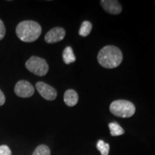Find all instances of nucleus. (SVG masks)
Returning a JSON list of instances; mask_svg holds the SVG:
<instances>
[{"label": "nucleus", "mask_w": 155, "mask_h": 155, "mask_svg": "<svg viewBox=\"0 0 155 155\" xmlns=\"http://www.w3.org/2000/svg\"><path fill=\"white\" fill-rule=\"evenodd\" d=\"M98 63L105 68H115L121 63L123 55L119 48L114 45L105 46L98 54Z\"/></svg>", "instance_id": "1"}, {"label": "nucleus", "mask_w": 155, "mask_h": 155, "mask_svg": "<svg viewBox=\"0 0 155 155\" xmlns=\"http://www.w3.org/2000/svg\"><path fill=\"white\" fill-rule=\"evenodd\" d=\"M42 33L40 24L32 20L19 22L16 28V34L19 39L25 42H32L38 40Z\"/></svg>", "instance_id": "2"}, {"label": "nucleus", "mask_w": 155, "mask_h": 155, "mask_svg": "<svg viewBox=\"0 0 155 155\" xmlns=\"http://www.w3.org/2000/svg\"><path fill=\"white\" fill-rule=\"evenodd\" d=\"M109 108L114 115L121 118L131 117L136 111L134 104L127 100L114 101L111 104Z\"/></svg>", "instance_id": "3"}, {"label": "nucleus", "mask_w": 155, "mask_h": 155, "mask_svg": "<svg viewBox=\"0 0 155 155\" xmlns=\"http://www.w3.org/2000/svg\"><path fill=\"white\" fill-rule=\"evenodd\" d=\"M27 69L33 74L38 76H44L47 74L49 66L43 58L32 56L25 63Z\"/></svg>", "instance_id": "4"}, {"label": "nucleus", "mask_w": 155, "mask_h": 155, "mask_svg": "<svg viewBox=\"0 0 155 155\" xmlns=\"http://www.w3.org/2000/svg\"><path fill=\"white\" fill-rule=\"evenodd\" d=\"M15 93L21 98H29L33 96L35 88L30 82L27 81H19L15 86Z\"/></svg>", "instance_id": "5"}, {"label": "nucleus", "mask_w": 155, "mask_h": 155, "mask_svg": "<svg viewBox=\"0 0 155 155\" xmlns=\"http://www.w3.org/2000/svg\"><path fill=\"white\" fill-rule=\"evenodd\" d=\"M36 89L40 96L48 101H53L57 97L58 94L55 89L42 81L36 83Z\"/></svg>", "instance_id": "6"}, {"label": "nucleus", "mask_w": 155, "mask_h": 155, "mask_svg": "<svg viewBox=\"0 0 155 155\" xmlns=\"http://www.w3.org/2000/svg\"><path fill=\"white\" fill-rule=\"evenodd\" d=\"M65 36V30L63 28H54L51 29L45 36V40L47 43L53 44L63 40Z\"/></svg>", "instance_id": "7"}, {"label": "nucleus", "mask_w": 155, "mask_h": 155, "mask_svg": "<svg viewBox=\"0 0 155 155\" xmlns=\"http://www.w3.org/2000/svg\"><path fill=\"white\" fill-rule=\"evenodd\" d=\"M100 3L104 10L110 14L119 15L122 11L121 5L116 0H101Z\"/></svg>", "instance_id": "8"}, {"label": "nucleus", "mask_w": 155, "mask_h": 155, "mask_svg": "<svg viewBox=\"0 0 155 155\" xmlns=\"http://www.w3.org/2000/svg\"><path fill=\"white\" fill-rule=\"evenodd\" d=\"M64 102L70 107H73L76 105L78 102V95L77 92L73 89L67 90L64 94Z\"/></svg>", "instance_id": "9"}, {"label": "nucleus", "mask_w": 155, "mask_h": 155, "mask_svg": "<svg viewBox=\"0 0 155 155\" xmlns=\"http://www.w3.org/2000/svg\"><path fill=\"white\" fill-rule=\"evenodd\" d=\"M63 58L64 63L67 64V65L74 63L76 58H75V56L73 53L72 48L68 46L65 48V50L63 52Z\"/></svg>", "instance_id": "10"}, {"label": "nucleus", "mask_w": 155, "mask_h": 155, "mask_svg": "<svg viewBox=\"0 0 155 155\" xmlns=\"http://www.w3.org/2000/svg\"><path fill=\"white\" fill-rule=\"evenodd\" d=\"M108 127L110 129V133L113 137H116V136H120L124 134V130L123 129L121 126L116 122H113L110 123L108 124Z\"/></svg>", "instance_id": "11"}, {"label": "nucleus", "mask_w": 155, "mask_h": 155, "mask_svg": "<svg viewBox=\"0 0 155 155\" xmlns=\"http://www.w3.org/2000/svg\"><path fill=\"white\" fill-rule=\"evenodd\" d=\"M92 30V24L89 21H84L81 25L79 35L82 37H87L91 33Z\"/></svg>", "instance_id": "12"}, {"label": "nucleus", "mask_w": 155, "mask_h": 155, "mask_svg": "<svg viewBox=\"0 0 155 155\" xmlns=\"http://www.w3.org/2000/svg\"><path fill=\"white\" fill-rule=\"evenodd\" d=\"M97 149L101 152V155H108L109 153V144L108 143H106L103 140H99L98 141L96 145Z\"/></svg>", "instance_id": "13"}, {"label": "nucleus", "mask_w": 155, "mask_h": 155, "mask_svg": "<svg viewBox=\"0 0 155 155\" xmlns=\"http://www.w3.org/2000/svg\"><path fill=\"white\" fill-rule=\"evenodd\" d=\"M32 155H50V150L46 145L41 144L37 147Z\"/></svg>", "instance_id": "14"}, {"label": "nucleus", "mask_w": 155, "mask_h": 155, "mask_svg": "<svg viewBox=\"0 0 155 155\" xmlns=\"http://www.w3.org/2000/svg\"><path fill=\"white\" fill-rule=\"evenodd\" d=\"M0 155H12V151L7 145L0 146Z\"/></svg>", "instance_id": "15"}, {"label": "nucleus", "mask_w": 155, "mask_h": 155, "mask_svg": "<svg viewBox=\"0 0 155 155\" xmlns=\"http://www.w3.org/2000/svg\"><path fill=\"white\" fill-rule=\"evenodd\" d=\"M5 33H6L5 26V25H4V22H2V20L0 19V40H2L4 38H5Z\"/></svg>", "instance_id": "16"}, {"label": "nucleus", "mask_w": 155, "mask_h": 155, "mask_svg": "<svg viewBox=\"0 0 155 155\" xmlns=\"http://www.w3.org/2000/svg\"><path fill=\"white\" fill-rule=\"evenodd\" d=\"M5 102V96L4 93L2 91V90L0 89V106H2Z\"/></svg>", "instance_id": "17"}]
</instances>
